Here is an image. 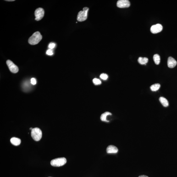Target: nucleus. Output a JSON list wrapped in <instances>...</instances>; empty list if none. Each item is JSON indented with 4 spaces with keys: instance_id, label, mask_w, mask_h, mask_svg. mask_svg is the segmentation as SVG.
Segmentation results:
<instances>
[{
    "instance_id": "1",
    "label": "nucleus",
    "mask_w": 177,
    "mask_h": 177,
    "mask_svg": "<svg viewBox=\"0 0 177 177\" xmlns=\"http://www.w3.org/2000/svg\"><path fill=\"white\" fill-rule=\"evenodd\" d=\"M42 36L40 32H36L34 33L29 38L28 42L32 45H35L39 43L42 39Z\"/></svg>"
},
{
    "instance_id": "2",
    "label": "nucleus",
    "mask_w": 177,
    "mask_h": 177,
    "mask_svg": "<svg viewBox=\"0 0 177 177\" xmlns=\"http://www.w3.org/2000/svg\"><path fill=\"white\" fill-rule=\"evenodd\" d=\"M31 135L34 140L35 141H39L41 140L42 137V132L41 129L39 128H34L31 130Z\"/></svg>"
},
{
    "instance_id": "3",
    "label": "nucleus",
    "mask_w": 177,
    "mask_h": 177,
    "mask_svg": "<svg viewBox=\"0 0 177 177\" xmlns=\"http://www.w3.org/2000/svg\"><path fill=\"white\" fill-rule=\"evenodd\" d=\"M67 162L66 159L64 157H60L52 160L51 162V165L54 167L62 166Z\"/></svg>"
},
{
    "instance_id": "4",
    "label": "nucleus",
    "mask_w": 177,
    "mask_h": 177,
    "mask_svg": "<svg viewBox=\"0 0 177 177\" xmlns=\"http://www.w3.org/2000/svg\"><path fill=\"white\" fill-rule=\"evenodd\" d=\"M89 8L85 7L83 8V11H80L78 13L77 20L79 21L82 22L86 20L87 18Z\"/></svg>"
},
{
    "instance_id": "5",
    "label": "nucleus",
    "mask_w": 177,
    "mask_h": 177,
    "mask_svg": "<svg viewBox=\"0 0 177 177\" xmlns=\"http://www.w3.org/2000/svg\"><path fill=\"white\" fill-rule=\"evenodd\" d=\"M44 14V11L43 9L41 8L37 9L35 12V20L36 21L41 20L43 18Z\"/></svg>"
},
{
    "instance_id": "6",
    "label": "nucleus",
    "mask_w": 177,
    "mask_h": 177,
    "mask_svg": "<svg viewBox=\"0 0 177 177\" xmlns=\"http://www.w3.org/2000/svg\"><path fill=\"white\" fill-rule=\"evenodd\" d=\"M6 64L9 70L12 73H16L19 71V68L11 61L8 60L6 61Z\"/></svg>"
},
{
    "instance_id": "7",
    "label": "nucleus",
    "mask_w": 177,
    "mask_h": 177,
    "mask_svg": "<svg viewBox=\"0 0 177 177\" xmlns=\"http://www.w3.org/2000/svg\"><path fill=\"white\" fill-rule=\"evenodd\" d=\"M130 3L128 0H119L117 3V6L119 8H128L130 7Z\"/></svg>"
},
{
    "instance_id": "8",
    "label": "nucleus",
    "mask_w": 177,
    "mask_h": 177,
    "mask_svg": "<svg viewBox=\"0 0 177 177\" xmlns=\"http://www.w3.org/2000/svg\"><path fill=\"white\" fill-rule=\"evenodd\" d=\"M163 29V27L161 24H157L152 25L151 28L150 30L153 34H157L161 32Z\"/></svg>"
},
{
    "instance_id": "9",
    "label": "nucleus",
    "mask_w": 177,
    "mask_h": 177,
    "mask_svg": "<svg viewBox=\"0 0 177 177\" xmlns=\"http://www.w3.org/2000/svg\"><path fill=\"white\" fill-rule=\"evenodd\" d=\"M168 67L171 68H174L176 66L177 62L173 57H170L168 58L167 61Z\"/></svg>"
},
{
    "instance_id": "10",
    "label": "nucleus",
    "mask_w": 177,
    "mask_h": 177,
    "mask_svg": "<svg viewBox=\"0 0 177 177\" xmlns=\"http://www.w3.org/2000/svg\"><path fill=\"white\" fill-rule=\"evenodd\" d=\"M106 151L107 153H117L118 151V148L115 146L113 145H110L107 148Z\"/></svg>"
},
{
    "instance_id": "11",
    "label": "nucleus",
    "mask_w": 177,
    "mask_h": 177,
    "mask_svg": "<svg viewBox=\"0 0 177 177\" xmlns=\"http://www.w3.org/2000/svg\"><path fill=\"white\" fill-rule=\"evenodd\" d=\"M10 142L12 144L17 146L20 144L21 140L18 138L13 137L11 139Z\"/></svg>"
},
{
    "instance_id": "12",
    "label": "nucleus",
    "mask_w": 177,
    "mask_h": 177,
    "mask_svg": "<svg viewBox=\"0 0 177 177\" xmlns=\"http://www.w3.org/2000/svg\"><path fill=\"white\" fill-rule=\"evenodd\" d=\"M112 113L110 112H105L104 113H103L101 115V119L102 121L108 122H109V121L107 119V117L108 116L112 115Z\"/></svg>"
},
{
    "instance_id": "13",
    "label": "nucleus",
    "mask_w": 177,
    "mask_h": 177,
    "mask_svg": "<svg viewBox=\"0 0 177 177\" xmlns=\"http://www.w3.org/2000/svg\"><path fill=\"white\" fill-rule=\"evenodd\" d=\"M159 101L161 104L165 107H167L169 106V102L168 100L164 97H161L159 98Z\"/></svg>"
},
{
    "instance_id": "14",
    "label": "nucleus",
    "mask_w": 177,
    "mask_h": 177,
    "mask_svg": "<svg viewBox=\"0 0 177 177\" xmlns=\"http://www.w3.org/2000/svg\"><path fill=\"white\" fill-rule=\"evenodd\" d=\"M148 58L147 57H139L138 59V63L140 64L141 65H146V64L148 63Z\"/></svg>"
},
{
    "instance_id": "15",
    "label": "nucleus",
    "mask_w": 177,
    "mask_h": 177,
    "mask_svg": "<svg viewBox=\"0 0 177 177\" xmlns=\"http://www.w3.org/2000/svg\"><path fill=\"white\" fill-rule=\"evenodd\" d=\"M160 87V85L159 84L156 83L151 85L150 87V89L152 91H158Z\"/></svg>"
},
{
    "instance_id": "16",
    "label": "nucleus",
    "mask_w": 177,
    "mask_h": 177,
    "mask_svg": "<svg viewBox=\"0 0 177 177\" xmlns=\"http://www.w3.org/2000/svg\"><path fill=\"white\" fill-rule=\"evenodd\" d=\"M153 59L154 61L155 64L157 65L159 64L160 63V58L159 55L156 54L154 55L153 56Z\"/></svg>"
},
{
    "instance_id": "17",
    "label": "nucleus",
    "mask_w": 177,
    "mask_h": 177,
    "mask_svg": "<svg viewBox=\"0 0 177 177\" xmlns=\"http://www.w3.org/2000/svg\"><path fill=\"white\" fill-rule=\"evenodd\" d=\"M93 82L95 85H99L101 84V80L99 79H96V78H95L93 79Z\"/></svg>"
},
{
    "instance_id": "18",
    "label": "nucleus",
    "mask_w": 177,
    "mask_h": 177,
    "mask_svg": "<svg viewBox=\"0 0 177 177\" xmlns=\"http://www.w3.org/2000/svg\"><path fill=\"white\" fill-rule=\"evenodd\" d=\"M100 77L101 79L104 80H106L108 78V75L105 74H101Z\"/></svg>"
},
{
    "instance_id": "19",
    "label": "nucleus",
    "mask_w": 177,
    "mask_h": 177,
    "mask_svg": "<svg viewBox=\"0 0 177 177\" xmlns=\"http://www.w3.org/2000/svg\"><path fill=\"white\" fill-rule=\"evenodd\" d=\"M56 44L53 43H50L49 44V45L48 47L50 48V49H52L53 48H54L55 47Z\"/></svg>"
},
{
    "instance_id": "20",
    "label": "nucleus",
    "mask_w": 177,
    "mask_h": 177,
    "mask_svg": "<svg viewBox=\"0 0 177 177\" xmlns=\"http://www.w3.org/2000/svg\"><path fill=\"white\" fill-rule=\"evenodd\" d=\"M46 54L49 56L52 55L53 54V52L52 49H49L46 52Z\"/></svg>"
},
{
    "instance_id": "21",
    "label": "nucleus",
    "mask_w": 177,
    "mask_h": 177,
    "mask_svg": "<svg viewBox=\"0 0 177 177\" xmlns=\"http://www.w3.org/2000/svg\"><path fill=\"white\" fill-rule=\"evenodd\" d=\"M30 81H31V83L33 85H35L36 84V80L35 78H33L31 79V80H30Z\"/></svg>"
},
{
    "instance_id": "22",
    "label": "nucleus",
    "mask_w": 177,
    "mask_h": 177,
    "mask_svg": "<svg viewBox=\"0 0 177 177\" xmlns=\"http://www.w3.org/2000/svg\"><path fill=\"white\" fill-rule=\"evenodd\" d=\"M138 177H149L147 176H146V175H141L140 176H139Z\"/></svg>"
},
{
    "instance_id": "23",
    "label": "nucleus",
    "mask_w": 177,
    "mask_h": 177,
    "mask_svg": "<svg viewBox=\"0 0 177 177\" xmlns=\"http://www.w3.org/2000/svg\"><path fill=\"white\" fill-rule=\"evenodd\" d=\"M7 1V2H13V1H15L14 0H7V1Z\"/></svg>"
},
{
    "instance_id": "24",
    "label": "nucleus",
    "mask_w": 177,
    "mask_h": 177,
    "mask_svg": "<svg viewBox=\"0 0 177 177\" xmlns=\"http://www.w3.org/2000/svg\"><path fill=\"white\" fill-rule=\"evenodd\" d=\"M33 128H30V130H33Z\"/></svg>"
}]
</instances>
